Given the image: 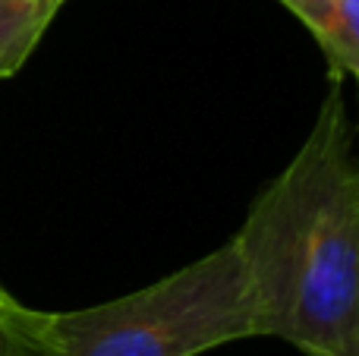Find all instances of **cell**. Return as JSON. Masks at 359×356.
I'll return each instance as SVG.
<instances>
[{
    "label": "cell",
    "instance_id": "52a82bcc",
    "mask_svg": "<svg viewBox=\"0 0 359 356\" xmlns=\"http://www.w3.org/2000/svg\"><path fill=\"white\" fill-rule=\"evenodd\" d=\"M328 356H359V334H356V338H350L347 344L337 347V350H334V353H328Z\"/></svg>",
    "mask_w": 359,
    "mask_h": 356
},
{
    "label": "cell",
    "instance_id": "5b68a950",
    "mask_svg": "<svg viewBox=\"0 0 359 356\" xmlns=\"http://www.w3.org/2000/svg\"><path fill=\"white\" fill-rule=\"evenodd\" d=\"M41 322L44 313L29 306L0 319V356H48Z\"/></svg>",
    "mask_w": 359,
    "mask_h": 356
},
{
    "label": "cell",
    "instance_id": "277c9868",
    "mask_svg": "<svg viewBox=\"0 0 359 356\" xmlns=\"http://www.w3.org/2000/svg\"><path fill=\"white\" fill-rule=\"evenodd\" d=\"M67 0H0V79L19 73Z\"/></svg>",
    "mask_w": 359,
    "mask_h": 356
},
{
    "label": "cell",
    "instance_id": "3957f363",
    "mask_svg": "<svg viewBox=\"0 0 359 356\" xmlns=\"http://www.w3.org/2000/svg\"><path fill=\"white\" fill-rule=\"evenodd\" d=\"M309 29L328 63L331 82L359 67V0H278Z\"/></svg>",
    "mask_w": 359,
    "mask_h": 356
},
{
    "label": "cell",
    "instance_id": "ba28073f",
    "mask_svg": "<svg viewBox=\"0 0 359 356\" xmlns=\"http://www.w3.org/2000/svg\"><path fill=\"white\" fill-rule=\"evenodd\" d=\"M350 76H353V79H356V85H359V67L353 69V73H350Z\"/></svg>",
    "mask_w": 359,
    "mask_h": 356
},
{
    "label": "cell",
    "instance_id": "8992f818",
    "mask_svg": "<svg viewBox=\"0 0 359 356\" xmlns=\"http://www.w3.org/2000/svg\"><path fill=\"white\" fill-rule=\"evenodd\" d=\"M19 306H22V303H19V300H13V296L6 294L4 287H0V319H6V315H10V313H16Z\"/></svg>",
    "mask_w": 359,
    "mask_h": 356
},
{
    "label": "cell",
    "instance_id": "6da1fadb",
    "mask_svg": "<svg viewBox=\"0 0 359 356\" xmlns=\"http://www.w3.org/2000/svg\"><path fill=\"white\" fill-rule=\"evenodd\" d=\"M265 338L328 356L359 334V158L341 82L233 233Z\"/></svg>",
    "mask_w": 359,
    "mask_h": 356
},
{
    "label": "cell",
    "instance_id": "7a4b0ae2",
    "mask_svg": "<svg viewBox=\"0 0 359 356\" xmlns=\"http://www.w3.org/2000/svg\"><path fill=\"white\" fill-rule=\"evenodd\" d=\"M48 356H202L259 338L233 240L174 275L73 313H44Z\"/></svg>",
    "mask_w": 359,
    "mask_h": 356
}]
</instances>
